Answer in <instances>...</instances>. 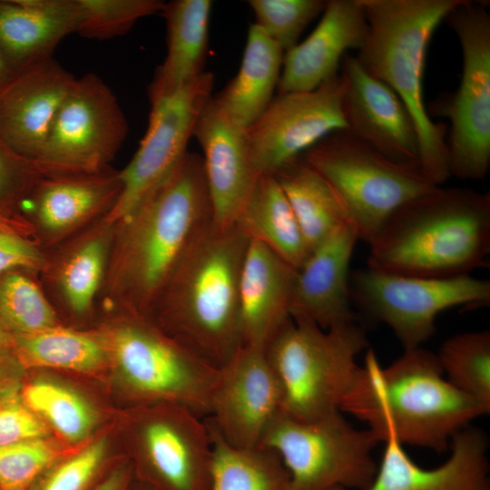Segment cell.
Here are the masks:
<instances>
[{
    "label": "cell",
    "mask_w": 490,
    "mask_h": 490,
    "mask_svg": "<svg viewBox=\"0 0 490 490\" xmlns=\"http://www.w3.org/2000/svg\"><path fill=\"white\" fill-rule=\"evenodd\" d=\"M211 221L202 157L187 151L116 223L99 298L103 309L147 317L177 265Z\"/></svg>",
    "instance_id": "6da1fadb"
},
{
    "label": "cell",
    "mask_w": 490,
    "mask_h": 490,
    "mask_svg": "<svg viewBox=\"0 0 490 490\" xmlns=\"http://www.w3.org/2000/svg\"><path fill=\"white\" fill-rule=\"evenodd\" d=\"M249 241L235 225L221 228L211 221L177 265L146 317L216 369L242 347L239 289Z\"/></svg>",
    "instance_id": "7a4b0ae2"
},
{
    "label": "cell",
    "mask_w": 490,
    "mask_h": 490,
    "mask_svg": "<svg viewBox=\"0 0 490 490\" xmlns=\"http://www.w3.org/2000/svg\"><path fill=\"white\" fill-rule=\"evenodd\" d=\"M341 412L363 421L379 442L446 451L452 437L489 413L444 377L436 354L419 348L382 368L372 350L341 402Z\"/></svg>",
    "instance_id": "3957f363"
},
{
    "label": "cell",
    "mask_w": 490,
    "mask_h": 490,
    "mask_svg": "<svg viewBox=\"0 0 490 490\" xmlns=\"http://www.w3.org/2000/svg\"><path fill=\"white\" fill-rule=\"evenodd\" d=\"M368 268L449 278L485 268L490 253V194L436 187L399 207L369 243Z\"/></svg>",
    "instance_id": "277c9868"
},
{
    "label": "cell",
    "mask_w": 490,
    "mask_h": 490,
    "mask_svg": "<svg viewBox=\"0 0 490 490\" xmlns=\"http://www.w3.org/2000/svg\"><path fill=\"white\" fill-rule=\"evenodd\" d=\"M463 0H360L368 31L355 55L388 85L411 114L418 136V162L436 185L450 176L447 124L434 122L424 101L423 78L432 36Z\"/></svg>",
    "instance_id": "5b68a950"
},
{
    "label": "cell",
    "mask_w": 490,
    "mask_h": 490,
    "mask_svg": "<svg viewBox=\"0 0 490 490\" xmlns=\"http://www.w3.org/2000/svg\"><path fill=\"white\" fill-rule=\"evenodd\" d=\"M368 346L358 319L328 329L306 320H289L265 348L281 391L280 413L296 420H316L338 411Z\"/></svg>",
    "instance_id": "8992f818"
},
{
    "label": "cell",
    "mask_w": 490,
    "mask_h": 490,
    "mask_svg": "<svg viewBox=\"0 0 490 490\" xmlns=\"http://www.w3.org/2000/svg\"><path fill=\"white\" fill-rule=\"evenodd\" d=\"M301 156L330 184L368 244L399 207L438 187L418 162L391 160L347 130L328 134Z\"/></svg>",
    "instance_id": "52a82bcc"
},
{
    "label": "cell",
    "mask_w": 490,
    "mask_h": 490,
    "mask_svg": "<svg viewBox=\"0 0 490 490\" xmlns=\"http://www.w3.org/2000/svg\"><path fill=\"white\" fill-rule=\"evenodd\" d=\"M113 311L117 318L98 332L131 394L181 405L206 418L219 369L168 337L148 318Z\"/></svg>",
    "instance_id": "ba28073f"
},
{
    "label": "cell",
    "mask_w": 490,
    "mask_h": 490,
    "mask_svg": "<svg viewBox=\"0 0 490 490\" xmlns=\"http://www.w3.org/2000/svg\"><path fill=\"white\" fill-rule=\"evenodd\" d=\"M444 21L459 41L462 74L457 90L438 98L427 112L449 120L451 175L477 181L490 166V14L486 4L463 0Z\"/></svg>",
    "instance_id": "9c48e42d"
},
{
    "label": "cell",
    "mask_w": 490,
    "mask_h": 490,
    "mask_svg": "<svg viewBox=\"0 0 490 490\" xmlns=\"http://www.w3.org/2000/svg\"><path fill=\"white\" fill-rule=\"evenodd\" d=\"M378 440L368 429H357L338 411L300 421L279 413L260 446L280 457L291 490H365L377 470L373 450Z\"/></svg>",
    "instance_id": "30bf717a"
},
{
    "label": "cell",
    "mask_w": 490,
    "mask_h": 490,
    "mask_svg": "<svg viewBox=\"0 0 490 490\" xmlns=\"http://www.w3.org/2000/svg\"><path fill=\"white\" fill-rule=\"evenodd\" d=\"M349 296L362 311L387 325L405 349H410L435 334L436 318L442 311L488 306L490 281L469 274L424 278L367 268L350 273Z\"/></svg>",
    "instance_id": "8fae6325"
},
{
    "label": "cell",
    "mask_w": 490,
    "mask_h": 490,
    "mask_svg": "<svg viewBox=\"0 0 490 490\" xmlns=\"http://www.w3.org/2000/svg\"><path fill=\"white\" fill-rule=\"evenodd\" d=\"M127 133L113 92L86 74L76 78L34 164L42 176L99 172L111 167Z\"/></svg>",
    "instance_id": "7c38bea8"
},
{
    "label": "cell",
    "mask_w": 490,
    "mask_h": 490,
    "mask_svg": "<svg viewBox=\"0 0 490 490\" xmlns=\"http://www.w3.org/2000/svg\"><path fill=\"white\" fill-rule=\"evenodd\" d=\"M214 76L204 72L170 96L151 103L149 123L137 152L122 170V191L105 219L127 217L188 151L196 122L212 97Z\"/></svg>",
    "instance_id": "4fadbf2b"
},
{
    "label": "cell",
    "mask_w": 490,
    "mask_h": 490,
    "mask_svg": "<svg viewBox=\"0 0 490 490\" xmlns=\"http://www.w3.org/2000/svg\"><path fill=\"white\" fill-rule=\"evenodd\" d=\"M344 83L338 74L308 92L278 93L247 130L260 174H273L328 134L346 130Z\"/></svg>",
    "instance_id": "5bb4252c"
},
{
    "label": "cell",
    "mask_w": 490,
    "mask_h": 490,
    "mask_svg": "<svg viewBox=\"0 0 490 490\" xmlns=\"http://www.w3.org/2000/svg\"><path fill=\"white\" fill-rule=\"evenodd\" d=\"M140 420L142 482L155 490H210L213 446L206 419L186 407L170 404Z\"/></svg>",
    "instance_id": "9a60e30c"
},
{
    "label": "cell",
    "mask_w": 490,
    "mask_h": 490,
    "mask_svg": "<svg viewBox=\"0 0 490 490\" xmlns=\"http://www.w3.org/2000/svg\"><path fill=\"white\" fill-rule=\"evenodd\" d=\"M280 411V387L265 350L242 346L218 371L207 421L230 446L254 448Z\"/></svg>",
    "instance_id": "2e32d148"
},
{
    "label": "cell",
    "mask_w": 490,
    "mask_h": 490,
    "mask_svg": "<svg viewBox=\"0 0 490 490\" xmlns=\"http://www.w3.org/2000/svg\"><path fill=\"white\" fill-rule=\"evenodd\" d=\"M122 188L120 170L41 176L22 211L36 245L46 251L109 214Z\"/></svg>",
    "instance_id": "e0dca14e"
},
{
    "label": "cell",
    "mask_w": 490,
    "mask_h": 490,
    "mask_svg": "<svg viewBox=\"0 0 490 490\" xmlns=\"http://www.w3.org/2000/svg\"><path fill=\"white\" fill-rule=\"evenodd\" d=\"M339 74L346 130L391 160L418 162L416 128L398 95L355 55H344Z\"/></svg>",
    "instance_id": "ac0fdd59"
},
{
    "label": "cell",
    "mask_w": 490,
    "mask_h": 490,
    "mask_svg": "<svg viewBox=\"0 0 490 490\" xmlns=\"http://www.w3.org/2000/svg\"><path fill=\"white\" fill-rule=\"evenodd\" d=\"M193 137L203 152L212 223L233 226L260 176L246 130L230 120L212 96L199 116Z\"/></svg>",
    "instance_id": "d6986e66"
},
{
    "label": "cell",
    "mask_w": 490,
    "mask_h": 490,
    "mask_svg": "<svg viewBox=\"0 0 490 490\" xmlns=\"http://www.w3.org/2000/svg\"><path fill=\"white\" fill-rule=\"evenodd\" d=\"M75 81L54 57L13 75L0 91V135L14 151L34 162Z\"/></svg>",
    "instance_id": "ffe728a7"
},
{
    "label": "cell",
    "mask_w": 490,
    "mask_h": 490,
    "mask_svg": "<svg viewBox=\"0 0 490 490\" xmlns=\"http://www.w3.org/2000/svg\"><path fill=\"white\" fill-rule=\"evenodd\" d=\"M116 223L105 218L45 252L39 272L43 288L57 312L74 318L93 313L104 282Z\"/></svg>",
    "instance_id": "44dd1931"
},
{
    "label": "cell",
    "mask_w": 490,
    "mask_h": 490,
    "mask_svg": "<svg viewBox=\"0 0 490 490\" xmlns=\"http://www.w3.org/2000/svg\"><path fill=\"white\" fill-rule=\"evenodd\" d=\"M310 34L284 53L278 93L308 92L339 74L349 50L358 51L368 24L360 0H328Z\"/></svg>",
    "instance_id": "7402d4cb"
},
{
    "label": "cell",
    "mask_w": 490,
    "mask_h": 490,
    "mask_svg": "<svg viewBox=\"0 0 490 490\" xmlns=\"http://www.w3.org/2000/svg\"><path fill=\"white\" fill-rule=\"evenodd\" d=\"M358 236L350 222L311 251L298 270L290 306L294 320L322 329L356 320L349 296V264Z\"/></svg>",
    "instance_id": "603a6c76"
},
{
    "label": "cell",
    "mask_w": 490,
    "mask_h": 490,
    "mask_svg": "<svg viewBox=\"0 0 490 490\" xmlns=\"http://www.w3.org/2000/svg\"><path fill=\"white\" fill-rule=\"evenodd\" d=\"M385 444L377 474L365 490H490L488 441L478 428L467 426L455 434L449 458L433 469L416 465L398 442Z\"/></svg>",
    "instance_id": "cb8c5ba5"
},
{
    "label": "cell",
    "mask_w": 490,
    "mask_h": 490,
    "mask_svg": "<svg viewBox=\"0 0 490 490\" xmlns=\"http://www.w3.org/2000/svg\"><path fill=\"white\" fill-rule=\"evenodd\" d=\"M297 273L266 245L249 241L239 289L242 346L265 349L292 319L290 306Z\"/></svg>",
    "instance_id": "d4e9b609"
},
{
    "label": "cell",
    "mask_w": 490,
    "mask_h": 490,
    "mask_svg": "<svg viewBox=\"0 0 490 490\" xmlns=\"http://www.w3.org/2000/svg\"><path fill=\"white\" fill-rule=\"evenodd\" d=\"M79 24L77 0H0V53L16 74L53 58Z\"/></svg>",
    "instance_id": "484cf974"
},
{
    "label": "cell",
    "mask_w": 490,
    "mask_h": 490,
    "mask_svg": "<svg viewBox=\"0 0 490 490\" xmlns=\"http://www.w3.org/2000/svg\"><path fill=\"white\" fill-rule=\"evenodd\" d=\"M211 7V0L164 4L167 52L149 85L150 103L172 95L206 72Z\"/></svg>",
    "instance_id": "4316f807"
},
{
    "label": "cell",
    "mask_w": 490,
    "mask_h": 490,
    "mask_svg": "<svg viewBox=\"0 0 490 490\" xmlns=\"http://www.w3.org/2000/svg\"><path fill=\"white\" fill-rule=\"evenodd\" d=\"M284 52L255 24H250L237 74L213 99L221 111L247 130L274 98Z\"/></svg>",
    "instance_id": "83f0119b"
},
{
    "label": "cell",
    "mask_w": 490,
    "mask_h": 490,
    "mask_svg": "<svg viewBox=\"0 0 490 490\" xmlns=\"http://www.w3.org/2000/svg\"><path fill=\"white\" fill-rule=\"evenodd\" d=\"M234 225L297 270L310 254L293 210L272 174H260Z\"/></svg>",
    "instance_id": "f1b7e54d"
},
{
    "label": "cell",
    "mask_w": 490,
    "mask_h": 490,
    "mask_svg": "<svg viewBox=\"0 0 490 490\" xmlns=\"http://www.w3.org/2000/svg\"><path fill=\"white\" fill-rule=\"evenodd\" d=\"M272 175L293 210L309 253L338 227L350 222L333 188L302 156Z\"/></svg>",
    "instance_id": "f546056e"
},
{
    "label": "cell",
    "mask_w": 490,
    "mask_h": 490,
    "mask_svg": "<svg viewBox=\"0 0 490 490\" xmlns=\"http://www.w3.org/2000/svg\"><path fill=\"white\" fill-rule=\"evenodd\" d=\"M12 352L23 369L91 371L110 360L98 330H79L63 324L34 333L14 335Z\"/></svg>",
    "instance_id": "4dcf8cb0"
},
{
    "label": "cell",
    "mask_w": 490,
    "mask_h": 490,
    "mask_svg": "<svg viewBox=\"0 0 490 490\" xmlns=\"http://www.w3.org/2000/svg\"><path fill=\"white\" fill-rule=\"evenodd\" d=\"M206 422L213 446L210 490H291L289 472L277 453L230 446Z\"/></svg>",
    "instance_id": "1f68e13d"
},
{
    "label": "cell",
    "mask_w": 490,
    "mask_h": 490,
    "mask_svg": "<svg viewBox=\"0 0 490 490\" xmlns=\"http://www.w3.org/2000/svg\"><path fill=\"white\" fill-rule=\"evenodd\" d=\"M0 324L13 336L63 324L38 271L15 269L0 274Z\"/></svg>",
    "instance_id": "d6a6232c"
},
{
    "label": "cell",
    "mask_w": 490,
    "mask_h": 490,
    "mask_svg": "<svg viewBox=\"0 0 490 490\" xmlns=\"http://www.w3.org/2000/svg\"><path fill=\"white\" fill-rule=\"evenodd\" d=\"M446 380L490 412V332L456 334L443 342L436 355Z\"/></svg>",
    "instance_id": "836d02e7"
},
{
    "label": "cell",
    "mask_w": 490,
    "mask_h": 490,
    "mask_svg": "<svg viewBox=\"0 0 490 490\" xmlns=\"http://www.w3.org/2000/svg\"><path fill=\"white\" fill-rule=\"evenodd\" d=\"M24 403L42 420L70 441L84 438L94 424L89 404L74 391L57 383L34 380L19 388Z\"/></svg>",
    "instance_id": "e575fe53"
},
{
    "label": "cell",
    "mask_w": 490,
    "mask_h": 490,
    "mask_svg": "<svg viewBox=\"0 0 490 490\" xmlns=\"http://www.w3.org/2000/svg\"><path fill=\"white\" fill-rule=\"evenodd\" d=\"M80 24L77 34L83 37L104 40L126 34L135 23L148 15L162 13L161 0H77Z\"/></svg>",
    "instance_id": "d590c367"
},
{
    "label": "cell",
    "mask_w": 490,
    "mask_h": 490,
    "mask_svg": "<svg viewBox=\"0 0 490 490\" xmlns=\"http://www.w3.org/2000/svg\"><path fill=\"white\" fill-rule=\"evenodd\" d=\"M74 453L47 437L0 446V487L27 490L45 471Z\"/></svg>",
    "instance_id": "8d00e7d4"
},
{
    "label": "cell",
    "mask_w": 490,
    "mask_h": 490,
    "mask_svg": "<svg viewBox=\"0 0 490 490\" xmlns=\"http://www.w3.org/2000/svg\"><path fill=\"white\" fill-rule=\"evenodd\" d=\"M324 0H250L255 24L285 53L294 47L309 24L322 14Z\"/></svg>",
    "instance_id": "74e56055"
},
{
    "label": "cell",
    "mask_w": 490,
    "mask_h": 490,
    "mask_svg": "<svg viewBox=\"0 0 490 490\" xmlns=\"http://www.w3.org/2000/svg\"><path fill=\"white\" fill-rule=\"evenodd\" d=\"M105 446L101 439L76 451L50 467L27 490H92L109 473L102 474Z\"/></svg>",
    "instance_id": "f35d334b"
},
{
    "label": "cell",
    "mask_w": 490,
    "mask_h": 490,
    "mask_svg": "<svg viewBox=\"0 0 490 490\" xmlns=\"http://www.w3.org/2000/svg\"><path fill=\"white\" fill-rule=\"evenodd\" d=\"M41 176L34 162L0 135V214L23 221V208Z\"/></svg>",
    "instance_id": "ab89813d"
},
{
    "label": "cell",
    "mask_w": 490,
    "mask_h": 490,
    "mask_svg": "<svg viewBox=\"0 0 490 490\" xmlns=\"http://www.w3.org/2000/svg\"><path fill=\"white\" fill-rule=\"evenodd\" d=\"M45 261L43 251L22 221L0 214V274L15 269L40 272Z\"/></svg>",
    "instance_id": "60d3db41"
},
{
    "label": "cell",
    "mask_w": 490,
    "mask_h": 490,
    "mask_svg": "<svg viewBox=\"0 0 490 490\" xmlns=\"http://www.w3.org/2000/svg\"><path fill=\"white\" fill-rule=\"evenodd\" d=\"M47 435L46 425L24 403L19 388L0 397V446Z\"/></svg>",
    "instance_id": "b9f144b4"
},
{
    "label": "cell",
    "mask_w": 490,
    "mask_h": 490,
    "mask_svg": "<svg viewBox=\"0 0 490 490\" xmlns=\"http://www.w3.org/2000/svg\"><path fill=\"white\" fill-rule=\"evenodd\" d=\"M23 369L12 350L0 351V397L17 388L16 375Z\"/></svg>",
    "instance_id": "7bdbcfd3"
},
{
    "label": "cell",
    "mask_w": 490,
    "mask_h": 490,
    "mask_svg": "<svg viewBox=\"0 0 490 490\" xmlns=\"http://www.w3.org/2000/svg\"><path fill=\"white\" fill-rule=\"evenodd\" d=\"M133 471L129 465H120L109 473L92 490H128Z\"/></svg>",
    "instance_id": "ee69618b"
},
{
    "label": "cell",
    "mask_w": 490,
    "mask_h": 490,
    "mask_svg": "<svg viewBox=\"0 0 490 490\" xmlns=\"http://www.w3.org/2000/svg\"><path fill=\"white\" fill-rule=\"evenodd\" d=\"M15 74L8 67L0 53V91L8 83Z\"/></svg>",
    "instance_id": "f6af8a7d"
},
{
    "label": "cell",
    "mask_w": 490,
    "mask_h": 490,
    "mask_svg": "<svg viewBox=\"0 0 490 490\" xmlns=\"http://www.w3.org/2000/svg\"><path fill=\"white\" fill-rule=\"evenodd\" d=\"M13 335L0 324V351L12 350Z\"/></svg>",
    "instance_id": "bcb514c9"
},
{
    "label": "cell",
    "mask_w": 490,
    "mask_h": 490,
    "mask_svg": "<svg viewBox=\"0 0 490 490\" xmlns=\"http://www.w3.org/2000/svg\"><path fill=\"white\" fill-rule=\"evenodd\" d=\"M140 486H141V487H140L138 490H155V489H153V488L148 486L147 485H145V484H143V483H142V484L140 485ZM130 490H131V485H130Z\"/></svg>",
    "instance_id": "7dc6e473"
},
{
    "label": "cell",
    "mask_w": 490,
    "mask_h": 490,
    "mask_svg": "<svg viewBox=\"0 0 490 490\" xmlns=\"http://www.w3.org/2000/svg\"><path fill=\"white\" fill-rule=\"evenodd\" d=\"M0 490H3V489L0 487Z\"/></svg>",
    "instance_id": "c3c4849f"
}]
</instances>
